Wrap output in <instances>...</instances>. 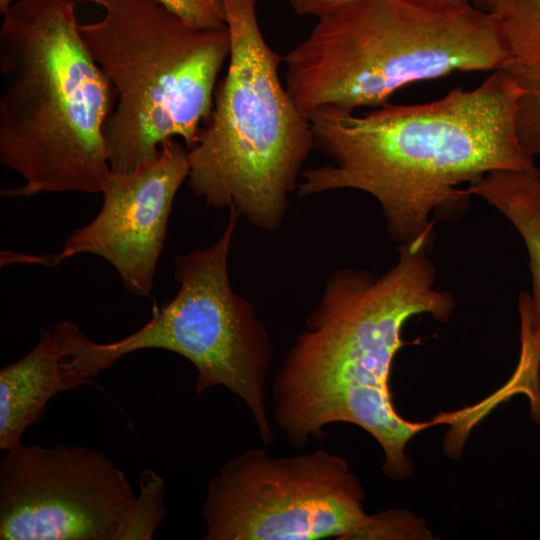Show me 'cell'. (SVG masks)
Instances as JSON below:
<instances>
[{"label": "cell", "mask_w": 540, "mask_h": 540, "mask_svg": "<svg viewBox=\"0 0 540 540\" xmlns=\"http://www.w3.org/2000/svg\"><path fill=\"white\" fill-rule=\"evenodd\" d=\"M520 95L498 69L472 90L424 104H386L363 116L318 109L309 115L315 145L333 163L303 172L299 194L364 191L382 206L395 240L431 245L430 214L456 216L468 206L472 195L460 184L536 168L516 133Z\"/></svg>", "instance_id": "obj_1"}, {"label": "cell", "mask_w": 540, "mask_h": 540, "mask_svg": "<svg viewBox=\"0 0 540 540\" xmlns=\"http://www.w3.org/2000/svg\"><path fill=\"white\" fill-rule=\"evenodd\" d=\"M430 246L403 244L397 263L378 278L359 270L330 278L273 383V419L292 445L305 447L329 424H354L379 443L390 479L410 476L406 446L432 423L408 421L395 410L392 362L411 317L446 321L455 307L451 294L434 286Z\"/></svg>", "instance_id": "obj_2"}, {"label": "cell", "mask_w": 540, "mask_h": 540, "mask_svg": "<svg viewBox=\"0 0 540 540\" xmlns=\"http://www.w3.org/2000/svg\"><path fill=\"white\" fill-rule=\"evenodd\" d=\"M75 0H14L1 12L0 160L23 183L5 197L101 193L113 88L80 32Z\"/></svg>", "instance_id": "obj_3"}, {"label": "cell", "mask_w": 540, "mask_h": 540, "mask_svg": "<svg viewBox=\"0 0 540 540\" xmlns=\"http://www.w3.org/2000/svg\"><path fill=\"white\" fill-rule=\"evenodd\" d=\"M317 19L283 59L287 92L308 116L384 106L406 85L509 60L493 14L469 0H353Z\"/></svg>", "instance_id": "obj_4"}, {"label": "cell", "mask_w": 540, "mask_h": 540, "mask_svg": "<svg viewBox=\"0 0 540 540\" xmlns=\"http://www.w3.org/2000/svg\"><path fill=\"white\" fill-rule=\"evenodd\" d=\"M102 8L80 23L82 38L111 84L116 105L105 127L111 171L154 161L161 145L197 141L229 58L228 28L194 26L159 0H75Z\"/></svg>", "instance_id": "obj_5"}, {"label": "cell", "mask_w": 540, "mask_h": 540, "mask_svg": "<svg viewBox=\"0 0 540 540\" xmlns=\"http://www.w3.org/2000/svg\"><path fill=\"white\" fill-rule=\"evenodd\" d=\"M231 48L227 73L196 143L188 183L213 208L234 206L252 223L278 228L303 162L315 145L310 118L279 76L257 0H222Z\"/></svg>", "instance_id": "obj_6"}, {"label": "cell", "mask_w": 540, "mask_h": 540, "mask_svg": "<svg viewBox=\"0 0 540 540\" xmlns=\"http://www.w3.org/2000/svg\"><path fill=\"white\" fill-rule=\"evenodd\" d=\"M226 229L207 248L175 258V297L145 325L109 343H96L69 321L53 335L72 373L92 379L127 354L144 349L174 352L196 369L195 392L224 386L249 409L265 446L274 441L265 402L271 369L269 335L252 303L231 288L227 260L238 210L231 206Z\"/></svg>", "instance_id": "obj_7"}, {"label": "cell", "mask_w": 540, "mask_h": 540, "mask_svg": "<svg viewBox=\"0 0 540 540\" xmlns=\"http://www.w3.org/2000/svg\"><path fill=\"white\" fill-rule=\"evenodd\" d=\"M366 493L341 456L319 449L273 457L249 448L207 485L204 540H353Z\"/></svg>", "instance_id": "obj_8"}, {"label": "cell", "mask_w": 540, "mask_h": 540, "mask_svg": "<svg viewBox=\"0 0 540 540\" xmlns=\"http://www.w3.org/2000/svg\"><path fill=\"white\" fill-rule=\"evenodd\" d=\"M4 452L1 540H119L135 493L104 453L23 443Z\"/></svg>", "instance_id": "obj_9"}, {"label": "cell", "mask_w": 540, "mask_h": 540, "mask_svg": "<svg viewBox=\"0 0 540 540\" xmlns=\"http://www.w3.org/2000/svg\"><path fill=\"white\" fill-rule=\"evenodd\" d=\"M188 172V150L177 139H169L154 161L129 172L110 170L100 211L66 239L60 252L44 256L4 252L1 264L52 267L76 254H94L113 266L132 294L148 297L172 204Z\"/></svg>", "instance_id": "obj_10"}, {"label": "cell", "mask_w": 540, "mask_h": 540, "mask_svg": "<svg viewBox=\"0 0 540 540\" xmlns=\"http://www.w3.org/2000/svg\"><path fill=\"white\" fill-rule=\"evenodd\" d=\"M82 385L99 387L65 367L53 333L42 328L33 349L0 370V449L22 444L25 430L44 416L52 397Z\"/></svg>", "instance_id": "obj_11"}, {"label": "cell", "mask_w": 540, "mask_h": 540, "mask_svg": "<svg viewBox=\"0 0 540 540\" xmlns=\"http://www.w3.org/2000/svg\"><path fill=\"white\" fill-rule=\"evenodd\" d=\"M504 215L518 231L532 276L530 307L540 326V176L538 168L493 171L467 188Z\"/></svg>", "instance_id": "obj_12"}, {"label": "cell", "mask_w": 540, "mask_h": 540, "mask_svg": "<svg viewBox=\"0 0 540 540\" xmlns=\"http://www.w3.org/2000/svg\"><path fill=\"white\" fill-rule=\"evenodd\" d=\"M493 16L509 60L540 62V0H509Z\"/></svg>", "instance_id": "obj_13"}, {"label": "cell", "mask_w": 540, "mask_h": 540, "mask_svg": "<svg viewBox=\"0 0 540 540\" xmlns=\"http://www.w3.org/2000/svg\"><path fill=\"white\" fill-rule=\"evenodd\" d=\"M520 87L515 117L520 145L531 157L540 155V62L508 60L502 67Z\"/></svg>", "instance_id": "obj_14"}, {"label": "cell", "mask_w": 540, "mask_h": 540, "mask_svg": "<svg viewBox=\"0 0 540 540\" xmlns=\"http://www.w3.org/2000/svg\"><path fill=\"white\" fill-rule=\"evenodd\" d=\"M165 480L151 469L139 476L135 495L122 526L119 540H151L166 515Z\"/></svg>", "instance_id": "obj_15"}, {"label": "cell", "mask_w": 540, "mask_h": 540, "mask_svg": "<svg viewBox=\"0 0 540 540\" xmlns=\"http://www.w3.org/2000/svg\"><path fill=\"white\" fill-rule=\"evenodd\" d=\"M354 539L430 540L434 537L423 519L407 510L392 509L370 514Z\"/></svg>", "instance_id": "obj_16"}, {"label": "cell", "mask_w": 540, "mask_h": 540, "mask_svg": "<svg viewBox=\"0 0 540 540\" xmlns=\"http://www.w3.org/2000/svg\"><path fill=\"white\" fill-rule=\"evenodd\" d=\"M14 0H0V13ZM190 24L200 28H226L222 0H159Z\"/></svg>", "instance_id": "obj_17"}, {"label": "cell", "mask_w": 540, "mask_h": 540, "mask_svg": "<svg viewBox=\"0 0 540 540\" xmlns=\"http://www.w3.org/2000/svg\"><path fill=\"white\" fill-rule=\"evenodd\" d=\"M298 15L320 17L353 0H286ZM470 1V0H469Z\"/></svg>", "instance_id": "obj_18"}, {"label": "cell", "mask_w": 540, "mask_h": 540, "mask_svg": "<svg viewBox=\"0 0 540 540\" xmlns=\"http://www.w3.org/2000/svg\"><path fill=\"white\" fill-rule=\"evenodd\" d=\"M474 5L482 10L494 14L498 12L509 0H470Z\"/></svg>", "instance_id": "obj_19"}, {"label": "cell", "mask_w": 540, "mask_h": 540, "mask_svg": "<svg viewBox=\"0 0 540 540\" xmlns=\"http://www.w3.org/2000/svg\"><path fill=\"white\" fill-rule=\"evenodd\" d=\"M539 158V163H540V155L537 156ZM539 170V169H538ZM539 176H540V170H539Z\"/></svg>", "instance_id": "obj_20"}]
</instances>
